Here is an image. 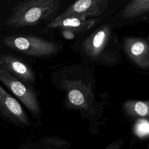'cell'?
<instances>
[{
	"mask_svg": "<svg viewBox=\"0 0 149 149\" xmlns=\"http://www.w3.org/2000/svg\"><path fill=\"white\" fill-rule=\"evenodd\" d=\"M126 114L133 119H148L149 104L148 101L128 100L123 106Z\"/></svg>",
	"mask_w": 149,
	"mask_h": 149,
	"instance_id": "cell-12",
	"label": "cell"
},
{
	"mask_svg": "<svg viewBox=\"0 0 149 149\" xmlns=\"http://www.w3.org/2000/svg\"><path fill=\"white\" fill-rule=\"evenodd\" d=\"M71 144L57 136H45L37 141L23 144L17 149H69Z\"/></svg>",
	"mask_w": 149,
	"mask_h": 149,
	"instance_id": "cell-11",
	"label": "cell"
},
{
	"mask_svg": "<svg viewBox=\"0 0 149 149\" xmlns=\"http://www.w3.org/2000/svg\"><path fill=\"white\" fill-rule=\"evenodd\" d=\"M95 23V20L90 19L69 17L54 19L47 27L51 29H62L72 33H84L89 30Z\"/></svg>",
	"mask_w": 149,
	"mask_h": 149,
	"instance_id": "cell-10",
	"label": "cell"
},
{
	"mask_svg": "<svg viewBox=\"0 0 149 149\" xmlns=\"http://www.w3.org/2000/svg\"><path fill=\"white\" fill-rule=\"evenodd\" d=\"M2 42L8 47L31 56H49L59 50L53 42L34 36H11L4 38Z\"/></svg>",
	"mask_w": 149,
	"mask_h": 149,
	"instance_id": "cell-3",
	"label": "cell"
},
{
	"mask_svg": "<svg viewBox=\"0 0 149 149\" xmlns=\"http://www.w3.org/2000/svg\"><path fill=\"white\" fill-rule=\"evenodd\" d=\"M0 67L29 86L34 83L35 74L31 68L11 54L0 55Z\"/></svg>",
	"mask_w": 149,
	"mask_h": 149,
	"instance_id": "cell-9",
	"label": "cell"
},
{
	"mask_svg": "<svg viewBox=\"0 0 149 149\" xmlns=\"http://www.w3.org/2000/svg\"><path fill=\"white\" fill-rule=\"evenodd\" d=\"M0 113L8 122L24 129L32 125L20 103L0 85Z\"/></svg>",
	"mask_w": 149,
	"mask_h": 149,
	"instance_id": "cell-5",
	"label": "cell"
},
{
	"mask_svg": "<svg viewBox=\"0 0 149 149\" xmlns=\"http://www.w3.org/2000/svg\"><path fill=\"white\" fill-rule=\"evenodd\" d=\"M149 11V0H133L129 2L122 12L125 19H133Z\"/></svg>",
	"mask_w": 149,
	"mask_h": 149,
	"instance_id": "cell-13",
	"label": "cell"
},
{
	"mask_svg": "<svg viewBox=\"0 0 149 149\" xmlns=\"http://www.w3.org/2000/svg\"><path fill=\"white\" fill-rule=\"evenodd\" d=\"M149 125L148 119H139L135 125L134 130L136 133L141 137L148 135Z\"/></svg>",
	"mask_w": 149,
	"mask_h": 149,
	"instance_id": "cell-14",
	"label": "cell"
},
{
	"mask_svg": "<svg viewBox=\"0 0 149 149\" xmlns=\"http://www.w3.org/2000/svg\"><path fill=\"white\" fill-rule=\"evenodd\" d=\"M108 1L102 0H79L70 5L58 17H74L87 19L101 15L108 6Z\"/></svg>",
	"mask_w": 149,
	"mask_h": 149,
	"instance_id": "cell-7",
	"label": "cell"
},
{
	"mask_svg": "<svg viewBox=\"0 0 149 149\" xmlns=\"http://www.w3.org/2000/svg\"><path fill=\"white\" fill-rule=\"evenodd\" d=\"M62 84V88H65L66 91L70 107L91 112L90 109L93 107L94 98L90 87L77 84V81L67 79L63 81Z\"/></svg>",
	"mask_w": 149,
	"mask_h": 149,
	"instance_id": "cell-6",
	"label": "cell"
},
{
	"mask_svg": "<svg viewBox=\"0 0 149 149\" xmlns=\"http://www.w3.org/2000/svg\"><path fill=\"white\" fill-rule=\"evenodd\" d=\"M124 143L125 139L121 138L118 140L111 143L104 149H121L124 144Z\"/></svg>",
	"mask_w": 149,
	"mask_h": 149,
	"instance_id": "cell-15",
	"label": "cell"
},
{
	"mask_svg": "<svg viewBox=\"0 0 149 149\" xmlns=\"http://www.w3.org/2000/svg\"><path fill=\"white\" fill-rule=\"evenodd\" d=\"M0 81L23 104L34 119L40 120L41 109L39 101L36 94L30 86L1 67Z\"/></svg>",
	"mask_w": 149,
	"mask_h": 149,
	"instance_id": "cell-4",
	"label": "cell"
},
{
	"mask_svg": "<svg viewBox=\"0 0 149 149\" xmlns=\"http://www.w3.org/2000/svg\"><path fill=\"white\" fill-rule=\"evenodd\" d=\"M123 48L126 55L136 66L148 69L149 45L146 40L140 37H126L123 42Z\"/></svg>",
	"mask_w": 149,
	"mask_h": 149,
	"instance_id": "cell-8",
	"label": "cell"
},
{
	"mask_svg": "<svg viewBox=\"0 0 149 149\" xmlns=\"http://www.w3.org/2000/svg\"><path fill=\"white\" fill-rule=\"evenodd\" d=\"M81 49L88 59L98 65L113 66L122 61L118 38L109 25L90 34L83 41Z\"/></svg>",
	"mask_w": 149,
	"mask_h": 149,
	"instance_id": "cell-1",
	"label": "cell"
},
{
	"mask_svg": "<svg viewBox=\"0 0 149 149\" xmlns=\"http://www.w3.org/2000/svg\"><path fill=\"white\" fill-rule=\"evenodd\" d=\"M61 6V0H26L12 8L6 24L23 27L53 20Z\"/></svg>",
	"mask_w": 149,
	"mask_h": 149,
	"instance_id": "cell-2",
	"label": "cell"
}]
</instances>
